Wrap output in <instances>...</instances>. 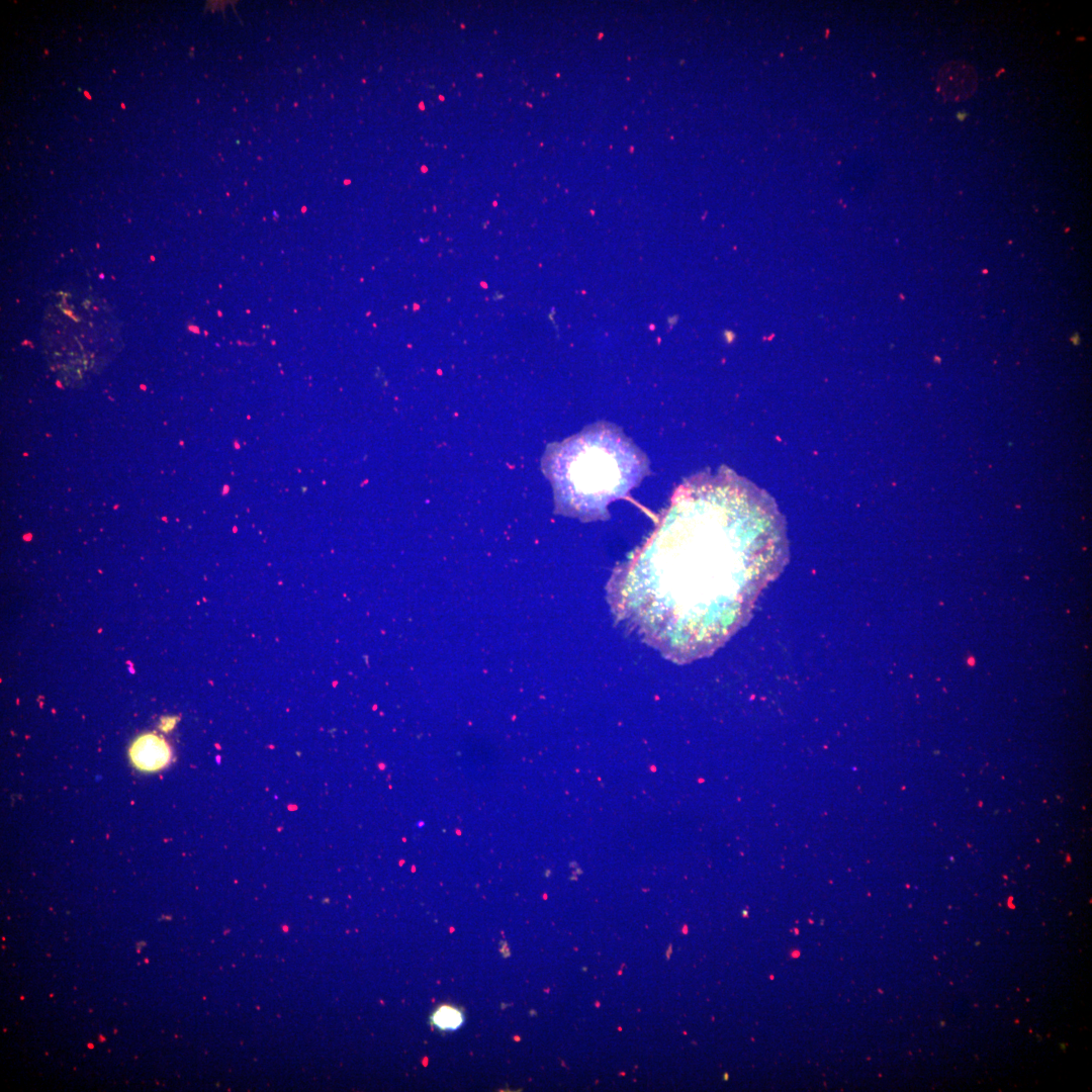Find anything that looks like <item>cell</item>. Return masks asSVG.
<instances>
[{
  "mask_svg": "<svg viewBox=\"0 0 1092 1092\" xmlns=\"http://www.w3.org/2000/svg\"><path fill=\"white\" fill-rule=\"evenodd\" d=\"M542 468L552 483L557 512L584 522L607 519L608 505L649 472L641 450L606 422L549 445Z\"/></svg>",
  "mask_w": 1092,
  "mask_h": 1092,
  "instance_id": "cell-2",
  "label": "cell"
},
{
  "mask_svg": "<svg viewBox=\"0 0 1092 1092\" xmlns=\"http://www.w3.org/2000/svg\"><path fill=\"white\" fill-rule=\"evenodd\" d=\"M977 87V71L966 62L950 61L938 71L936 89L946 101L966 100L976 92Z\"/></svg>",
  "mask_w": 1092,
  "mask_h": 1092,
  "instance_id": "cell-3",
  "label": "cell"
},
{
  "mask_svg": "<svg viewBox=\"0 0 1092 1092\" xmlns=\"http://www.w3.org/2000/svg\"><path fill=\"white\" fill-rule=\"evenodd\" d=\"M464 1015L454 1006L443 1005L438 1007L431 1016V1023L439 1030L454 1031L462 1026Z\"/></svg>",
  "mask_w": 1092,
  "mask_h": 1092,
  "instance_id": "cell-5",
  "label": "cell"
},
{
  "mask_svg": "<svg viewBox=\"0 0 1092 1092\" xmlns=\"http://www.w3.org/2000/svg\"><path fill=\"white\" fill-rule=\"evenodd\" d=\"M133 764L147 771H155L166 766L171 758L168 743L153 733L140 736L129 750Z\"/></svg>",
  "mask_w": 1092,
  "mask_h": 1092,
  "instance_id": "cell-4",
  "label": "cell"
},
{
  "mask_svg": "<svg viewBox=\"0 0 1092 1092\" xmlns=\"http://www.w3.org/2000/svg\"><path fill=\"white\" fill-rule=\"evenodd\" d=\"M788 555L774 499L722 467L677 486L651 534L614 570L609 603L663 656L691 662L747 623Z\"/></svg>",
  "mask_w": 1092,
  "mask_h": 1092,
  "instance_id": "cell-1",
  "label": "cell"
}]
</instances>
